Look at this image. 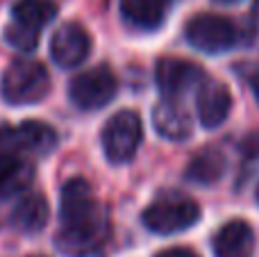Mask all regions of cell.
<instances>
[{
    "label": "cell",
    "mask_w": 259,
    "mask_h": 257,
    "mask_svg": "<svg viewBox=\"0 0 259 257\" xmlns=\"http://www.w3.org/2000/svg\"><path fill=\"white\" fill-rule=\"evenodd\" d=\"M50 91V75L41 62L32 57H18L5 68L0 80V94L9 105H34Z\"/></svg>",
    "instance_id": "1"
},
{
    "label": "cell",
    "mask_w": 259,
    "mask_h": 257,
    "mask_svg": "<svg viewBox=\"0 0 259 257\" xmlns=\"http://www.w3.org/2000/svg\"><path fill=\"white\" fill-rule=\"evenodd\" d=\"M57 146V132L44 121H25L21 125H0V166L27 155L44 157Z\"/></svg>",
    "instance_id": "2"
},
{
    "label": "cell",
    "mask_w": 259,
    "mask_h": 257,
    "mask_svg": "<svg viewBox=\"0 0 259 257\" xmlns=\"http://www.w3.org/2000/svg\"><path fill=\"white\" fill-rule=\"evenodd\" d=\"M143 137L141 118L132 109L116 112L103 127V150L112 164H127L137 155Z\"/></svg>",
    "instance_id": "3"
},
{
    "label": "cell",
    "mask_w": 259,
    "mask_h": 257,
    "mask_svg": "<svg viewBox=\"0 0 259 257\" xmlns=\"http://www.w3.org/2000/svg\"><path fill=\"white\" fill-rule=\"evenodd\" d=\"M187 41L196 50L207 55H219L230 50L239 39L237 25L219 14H198L187 23Z\"/></svg>",
    "instance_id": "4"
},
{
    "label": "cell",
    "mask_w": 259,
    "mask_h": 257,
    "mask_svg": "<svg viewBox=\"0 0 259 257\" xmlns=\"http://www.w3.org/2000/svg\"><path fill=\"white\" fill-rule=\"evenodd\" d=\"M116 91L118 80L112 68L105 66V64L75 75V80L68 87V96H71L73 105L84 109V112H96L107 103H112Z\"/></svg>",
    "instance_id": "5"
},
{
    "label": "cell",
    "mask_w": 259,
    "mask_h": 257,
    "mask_svg": "<svg viewBox=\"0 0 259 257\" xmlns=\"http://www.w3.org/2000/svg\"><path fill=\"white\" fill-rule=\"evenodd\" d=\"M200 219V207L191 198H161L143 212L141 221L155 235H175L189 230Z\"/></svg>",
    "instance_id": "6"
},
{
    "label": "cell",
    "mask_w": 259,
    "mask_h": 257,
    "mask_svg": "<svg viewBox=\"0 0 259 257\" xmlns=\"http://www.w3.org/2000/svg\"><path fill=\"white\" fill-rule=\"evenodd\" d=\"M109 237L107 212L94 219L75 223H62V230L57 235V248L66 257H89L100 248Z\"/></svg>",
    "instance_id": "7"
},
{
    "label": "cell",
    "mask_w": 259,
    "mask_h": 257,
    "mask_svg": "<svg viewBox=\"0 0 259 257\" xmlns=\"http://www.w3.org/2000/svg\"><path fill=\"white\" fill-rule=\"evenodd\" d=\"M157 87L166 98H180L187 94L189 89L202 84L205 82V71L198 64L189 62V59H178V57H164L157 62L155 68Z\"/></svg>",
    "instance_id": "8"
},
{
    "label": "cell",
    "mask_w": 259,
    "mask_h": 257,
    "mask_svg": "<svg viewBox=\"0 0 259 257\" xmlns=\"http://www.w3.org/2000/svg\"><path fill=\"white\" fill-rule=\"evenodd\" d=\"M91 53V34L80 23H64L50 39V57L57 66L73 68L82 64Z\"/></svg>",
    "instance_id": "9"
},
{
    "label": "cell",
    "mask_w": 259,
    "mask_h": 257,
    "mask_svg": "<svg viewBox=\"0 0 259 257\" xmlns=\"http://www.w3.org/2000/svg\"><path fill=\"white\" fill-rule=\"evenodd\" d=\"M100 214H105V209L84 178H73L62 187V196H59V219H62V223L84 221V219H94Z\"/></svg>",
    "instance_id": "10"
},
{
    "label": "cell",
    "mask_w": 259,
    "mask_h": 257,
    "mask_svg": "<svg viewBox=\"0 0 259 257\" xmlns=\"http://www.w3.org/2000/svg\"><path fill=\"white\" fill-rule=\"evenodd\" d=\"M198 118L207 130L223 125L232 109V94L225 84L216 80H205L198 89Z\"/></svg>",
    "instance_id": "11"
},
{
    "label": "cell",
    "mask_w": 259,
    "mask_h": 257,
    "mask_svg": "<svg viewBox=\"0 0 259 257\" xmlns=\"http://www.w3.org/2000/svg\"><path fill=\"white\" fill-rule=\"evenodd\" d=\"M152 125L157 135L170 141H184L191 137L193 123L189 112L173 98H166L152 109Z\"/></svg>",
    "instance_id": "12"
},
{
    "label": "cell",
    "mask_w": 259,
    "mask_h": 257,
    "mask_svg": "<svg viewBox=\"0 0 259 257\" xmlns=\"http://www.w3.org/2000/svg\"><path fill=\"white\" fill-rule=\"evenodd\" d=\"M255 253V232L241 219L225 223L214 237L216 257H252Z\"/></svg>",
    "instance_id": "13"
},
{
    "label": "cell",
    "mask_w": 259,
    "mask_h": 257,
    "mask_svg": "<svg viewBox=\"0 0 259 257\" xmlns=\"http://www.w3.org/2000/svg\"><path fill=\"white\" fill-rule=\"evenodd\" d=\"M173 0H121L123 18L137 30H157Z\"/></svg>",
    "instance_id": "14"
},
{
    "label": "cell",
    "mask_w": 259,
    "mask_h": 257,
    "mask_svg": "<svg viewBox=\"0 0 259 257\" xmlns=\"http://www.w3.org/2000/svg\"><path fill=\"white\" fill-rule=\"evenodd\" d=\"M225 155L221 153L219 148L209 146V148L200 150L191 162L187 164V171H184V178L193 185H200V187H209L214 182H219L225 173Z\"/></svg>",
    "instance_id": "15"
},
{
    "label": "cell",
    "mask_w": 259,
    "mask_h": 257,
    "mask_svg": "<svg viewBox=\"0 0 259 257\" xmlns=\"http://www.w3.org/2000/svg\"><path fill=\"white\" fill-rule=\"evenodd\" d=\"M9 219L21 232H39L48 223V203L41 194H27L16 203Z\"/></svg>",
    "instance_id": "16"
},
{
    "label": "cell",
    "mask_w": 259,
    "mask_h": 257,
    "mask_svg": "<svg viewBox=\"0 0 259 257\" xmlns=\"http://www.w3.org/2000/svg\"><path fill=\"white\" fill-rule=\"evenodd\" d=\"M34 180V168L25 159H14L0 166V203L14 200L27 191Z\"/></svg>",
    "instance_id": "17"
},
{
    "label": "cell",
    "mask_w": 259,
    "mask_h": 257,
    "mask_svg": "<svg viewBox=\"0 0 259 257\" xmlns=\"http://www.w3.org/2000/svg\"><path fill=\"white\" fill-rule=\"evenodd\" d=\"M57 16V5L53 0H18L12 9V23L41 32Z\"/></svg>",
    "instance_id": "18"
},
{
    "label": "cell",
    "mask_w": 259,
    "mask_h": 257,
    "mask_svg": "<svg viewBox=\"0 0 259 257\" xmlns=\"http://www.w3.org/2000/svg\"><path fill=\"white\" fill-rule=\"evenodd\" d=\"M5 41H7L12 48L30 53V50H34L36 44H39V32L30 30V27H23V25H18V23H9V25L5 27Z\"/></svg>",
    "instance_id": "19"
},
{
    "label": "cell",
    "mask_w": 259,
    "mask_h": 257,
    "mask_svg": "<svg viewBox=\"0 0 259 257\" xmlns=\"http://www.w3.org/2000/svg\"><path fill=\"white\" fill-rule=\"evenodd\" d=\"M241 148H243V153H246L250 159H259V132L248 135L246 139H243Z\"/></svg>",
    "instance_id": "20"
},
{
    "label": "cell",
    "mask_w": 259,
    "mask_h": 257,
    "mask_svg": "<svg viewBox=\"0 0 259 257\" xmlns=\"http://www.w3.org/2000/svg\"><path fill=\"white\" fill-rule=\"evenodd\" d=\"M157 257H198V253L189 248H166L161 253H157Z\"/></svg>",
    "instance_id": "21"
},
{
    "label": "cell",
    "mask_w": 259,
    "mask_h": 257,
    "mask_svg": "<svg viewBox=\"0 0 259 257\" xmlns=\"http://www.w3.org/2000/svg\"><path fill=\"white\" fill-rule=\"evenodd\" d=\"M250 87H252V94H255V98H257V103H259V73H255V75H252Z\"/></svg>",
    "instance_id": "22"
},
{
    "label": "cell",
    "mask_w": 259,
    "mask_h": 257,
    "mask_svg": "<svg viewBox=\"0 0 259 257\" xmlns=\"http://www.w3.org/2000/svg\"><path fill=\"white\" fill-rule=\"evenodd\" d=\"M252 12H255V16L259 18V0H255V5H252Z\"/></svg>",
    "instance_id": "23"
},
{
    "label": "cell",
    "mask_w": 259,
    "mask_h": 257,
    "mask_svg": "<svg viewBox=\"0 0 259 257\" xmlns=\"http://www.w3.org/2000/svg\"><path fill=\"white\" fill-rule=\"evenodd\" d=\"M216 3H225V5H234V3H239V0H216Z\"/></svg>",
    "instance_id": "24"
},
{
    "label": "cell",
    "mask_w": 259,
    "mask_h": 257,
    "mask_svg": "<svg viewBox=\"0 0 259 257\" xmlns=\"http://www.w3.org/2000/svg\"><path fill=\"white\" fill-rule=\"evenodd\" d=\"M257 200H259V187H257Z\"/></svg>",
    "instance_id": "25"
},
{
    "label": "cell",
    "mask_w": 259,
    "mask_h": 257,
    "mask_svg": "<svg viewBox=\"0 0 259 257\" xmlns=\"http://www.w3.org/2000/svg\"><path fill=\"white\" fill-rule=\"evenodd\" d=\"M30 257H44V255H30Z\"/></svg>",
    "instance_id": "26"
}]
</instances>
